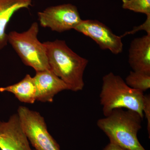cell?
Returning a JSON list of instances; mask_svg holds the SVG:
<instances>
[{"label":"cell","mask_w":150,"mask_h":150,"mask_svg":"<svg viewBox=\"0 0 150 150\" xmlns=\"http://www.w3.org/2000/svg\"><path fill=\"white\" fill-rule=\"evenodd\" d=\"M0 92L13 94L21 102L33 104L36 101V88L34 79L26 74L20 81L4 87L0 88Z\"/></svg>","instance_id":"7c38bea8"},{"label":"cell","mask_w":150,"mask_h":150,"mask_svg":"<svg viewBox=\"0 0 150 150\" xmlns=\"http://www.w3.org/2000/svg\"><path fill=\"white\" fill-rule=\"evenodd\" d=\"M143 114L145 115V118L147 122V131L150 137V95L149 94L144 95L143 105Z\"/></svg>","instance_id":"9a60e30c"},{"label":"cell","mask_w":150,"mask_h":150,"mask_svg":"<svg viewBox=\"0 0 150 150\" xmlns=\"http://www.w3.org/2000/svg\"><path fill=\"white\" fill-rule=\"evenodd\" d=\"M129 63L133 71L150 74V35L132 40L129 50Z\"/></svg>","instance_id":"30bf717a"},{"label":"cell","mask_w":150,"mask_h":150,"mask_svg":"<svg viewBox=\"0 0 150 150\" xmlns=\"http://www.w3.org/2000/svg\"><path fill=\"white\" fill-rule=\"evenodd\" d=\"M74 30L90 38L102 50H109L115 55L123 52L122 36L115 35L109 27L98 21L82 20Z\"/></svg>","instance_id":"52a82bcc"},{"label":"cell","mask_w":150,"mask_h":150,"mask_svg":"<svg viewBox=\"0 0 150 150\" xmlns=\"http://www.w3.org/2000/svg\"><path fill=\"white\" fill-rule=\"evenodd\" d=\"M103 150H130L122 147L118 145L110 143L103 149Z\"/></svg>","instance_id":"e0dca14e"},{"label":"cell","mask_w":150,"mask_h":150,"mask_svg":"<svg viewBox=\"0 0 150 150\" xmlns=\"http://www.w3.org/2000/svg\"><path fill=\"white\" fill-rule=\"evenodd\" d=\"M33 78L36 88L37 101L52 102L57 94L69 90L67 85L50 69L36 72Z\"/></svg>","instance_id":"9c48e42d"},{"label":"cell","mask_w":150,"mask_h":150,"mask_svg":"<svg viewBox=\"0 0 150 150\" xmlns=\"http://www.w3.org/2000/svg\"><path fill=\"white\" fill-rule=\"evenodd\" d=\"M38 16L42 27L60 33L74 29L82 20L77 8L70 4L49 7Z\"/></svg>","instance_id":"8992f818"},{"label":"cell","mask_w":150,"mask_h":150,"mask_svg":"<svg viewBox=\"0 0 150 150\" xmlns=\"http://www.w3.org/2000/svg\"><path fill=\"white\" fill-rule=\"evenodd\" d=\"M144 92L131 88L118 75L110 72L103 76L100 93V104L104 116L112 110L124 108L136 111L144 118Z\"/></svg>","instance_id":"3957f363"},{"label":"cell","mask_w":150,"mask_h":150,"mask_svg":"<svg viewBox=\"0 0 150 150\" xmlns=\"http://www.w3.org/2000/svg\"><path fill=\"white\" fill-rule=\"evenodd\" d=\"M38 23L33 22L26 31H12L8 34V43L23 63L32 67L36 72L50 69L46 46L38 40Z\"/></svg>","instance_id":"277c9868"},{"label":"cell","mask_w":150,"mask_h":150,"mask_svg":"<svg viewBox=\"0 0 150 150\" xmlns=\"http://www.w3.org/2000/svg\"><path fill=\"white\" fill-rule=\"evenodd\" d=\"M17 113L30 143L35 150H61L59 144L48 132L44 118L39 112L26 106H20Z\"/></svg>","instance_id":"5b68a950"},{"label":"cell","mask_w":150,"mask_h":150,"mask_svg":"<svg viewBox=\"0 0 150 150\" xmlns=\"http://www.w3.org/2000/svg\"><path fill=\"white\" fill-rule=\"evenodd\" d=\"M142 30L146 31L147 34L150 35V15L147 16L146 21L143 24L134 27L132 30L125 33L121 36L123 38L126 35L134 34L140 30Z\"/></svg>","instance_id":"2e32d148"},{"label":"cell","mask_w":150,"mask_h":150,"mask_svg":"<svg viewBox=\"0 0 150 150\" xmlns=\"http://www.w3.org/2000/svg\"><path fill=\"white\" fill-rule=\"evenodd\" d=\"M50 69L65 83L69 90L77 92L84 87L83 74L88 60L75 53L64 40L43 42Z\"/></svg>","instance_id":"6da1fadb"},{"label":"cell","mask_w":150,"mask_h":150,"mask_svg":"<svg viewBox=\"0 0 150 150\" xmlns=\"http://www.w3.org/2000/svg\"><path fill=\"white\" fill-rule=\"evenodd\" d=\"M0 150H35L30 146L17 113L7 121H0Z\"/></svg>","instance_id":"ba28073f"},{"label":"cell","mask_w":150,"mask_h":150,"mask_svg":"<svg viewBox=\"0 0 150 150\" xmlns=\"http://www.w3.org/2000/svg\"><path fill=\"white\" fill-rule=\"evenodd\" d=\"M122 8L136 13L150 15V0H122Z\"/></svg>","instance_id":"5bb4252c"},{"label":"cell","mask_w":150,"mask_h":150,"mask_svg":"<svg viewBox=\"0 0 150 150\" xmlns=\"http://www.w3.org/2000/svg\"><path fill=\"white\" fill-rule=\"evenodd\" d=\"M125 81L131 88L144 93L150 88V74L131 71Z\"/></svg>","instance_id":"4fadbf2b"},{"label":"cell","mask_w":150,"mask_h":150,"mask_svg":"<svg viewBox=\"0 0 150 150\" xmlns=\"http://www.w3.org/2000/svg\"><path fill=\"white\" fill-rule=\"evenodd\" d=\"M32 6V0H0V50L8 43L6 29L13 15L21 9Z\"/></svg>","instance_id":"8fae6325"},{"label":"cell","mask_w":150,"mask_h":150,"mask_svg":"<svg viewBox=\"0 0 150 150\" xmlns=\"http://www.w3.org/2000/svg\"><path fill=\"white\" fill-rule=\"evenodd\" d=\"M143 118L129 109H114L98 120L97 125L110 142L130 150H146L139 142L137 134L142 128Z\"/></svg>","instance_id":"7a4b0ae2"}]
</instances>
